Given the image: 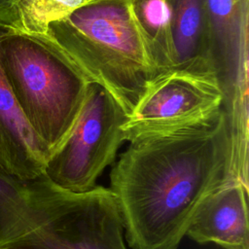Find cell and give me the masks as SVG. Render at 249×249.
<instances>
[{
	"label": "cell",
	"instance_id": "cell-9",
	"mask_svg": "<svg viewBox=\"0 0 249 249\" xmlns=\"http://www.w3.org/2000/svg\"><path fill=\"white\" fill-rule=\"evenodd\" d=\"M247 196L248 188L240 183L212 194L196 212L186 235L199 244L249 249Z\"/></svg>",
	"mask_w": 249,
	"mask_h": 249
},
{
	"label": "cell",
	"instance_id": "cell-7",
	"mask_svg": "<svg viewBox=\"0 0 249 249\" xmlns=\"http://www.w3.org/2000/svg\"><path fill=\"white\" fill-rule=\"evenodd\" d=\"M209 62L224 92L229 118L248 115L249 0H205Z\"/></svg>",
	"mask_w": 249,
	"mask_h": 249
},
{
	"label": "cell",
	"instance_id": "cell-1",
	"mask_svg": "<svg viewBox=\"0 0 249 249\" xmlns=\"http://www.w3.org/2000/svg\"><path fill=\"white\" fill-rule=\"evenodd\" d=\"M248 188V135L231 131L222 108L198 125L129 142L110 173L132 249H177L203 201Z\"/></svg>",
	"mask_w": 249,
	"mask_h": 249
},
{
	"label": "cell",
	"instance_id": "cell-4",
	"mask_svg": "<svg viewBox=\"0 0 249 249\" xmlns=\"http://www.w3.org/2000/svg\"><path fill=\"white\" fill-rule=\"evenodd\" d=\"M12 248L126 249L117 198L110 188L73 193L43 175L33 228Z\"/></svg>",
	"mask_w": 249,
	"mask_h": 249
},
{
	"label": "cell",
	"instance_id": "cell-11",
	"mask_svg": "<svg viewBox=\"0 0 249 249\" xmlns=\"http://www.w3.org/2000/svg\"><path fill=\"white\" fill-rule=\"evenodd\" d=\"M129 5L155 74L174 67L168 0H129Z\"/></svg>",
	"mask_w": 249,
	"mask_h": 249
},
{
	"label": "cell",
	"instance_id": "cell-2",
	"mask_svg": "<svg viewBox=\"0 0 249 249\" xmlns=\"http://www.w3.org/2000/svg\"><path fill=\"white\" fill-rule=\"evenodd\" d=\"M0 68L51 157L72 129L90 80L48 34L28 33L4 23L0 25Z\"/></svg>",
	"mask_w": 249,
	"mask_h": 249
},
{
	"label": "cell",
	"instance_id": "cell-12",
	"mask_svg": "<svg viewBox=\"0 0 249 249\" xmlns=\"http://www.w3.org/2000/svg\"><path fill=\"white\" fill-rule=\"evenodd\" d=\"M91 0H18L14 28L34 34H47L49 24L63 18Z\"/></svg>",
	"mask_w": 249,
	"mask_h": 249
},
{
	"label": "cell",
	"instance_id": "cell-5",
	"mask_svg": "<svg viewBox=\"0 0 249 249\" xmlns=\"http://www.w3.org/2000/svg\"><path fill=\"white\" fill-rule=\"evenodd\" d=\"M126 116L109 91L91 83L72 129L51 155L44 175L69 192L91 190L125 141L123 124Z\"/></svg>",
	"mask_w": 249,
	"mask_h": 249
},
{
	"label": "cell",
	"instance_id": "cell-3",
	"mask_svg": "<svg viewBox=\"0 0 249 249\" xmlns=\"http://www.w3.org/2000/svg\"><path fill=\"white\" fill-rule=\"evenodd\" d=\"M47 34L127 115L155 75L129 0H91L50 23Z\"/></svg>",
	"mask_w": 249,
	"mask_h": 249
},
{
	"label": "cell",
	"instance_id": "cell-10",
	"mask_svg": "<svg viewBox=\"0 0 249 249\" xmlns=\"http://www.w3.org/2000/svg\"><path fill=\"white\" fill-rule=\"evenodd\" d=\"M168 3L174 67L211 68L205 0H168Z\"/></svg>",
	"mask_w": 249,
	"mask_h": 249
},
{
	"label": "cell",
	"instance_id": "cell-13",
	"mask_svg": "<svg viewBox=\"0 0 249 249\" xmlns=\"http://www.w3.org/2000/svg\"><path fill=\"white\" fill-rule=\"evenodd\" d=\"M18 0H0V22L14 27L17 22Z\"/></svg>",
	"mask_w": 249,
	"mask_h": 249
},
{
	"label": "cell",
	"instance_id": "cell-14",
	"mask_svg": "<svg viewBox=\"0 0 249 249\" xmlns=\"http://www.w3.org/2000/svg\"><path fill=\"white\" fill-rule=\"evenodd\" d=\"M6 249H20V248H6Z\"/></svg>",
	"mask_w": 249,
	"mask_h": 249
},
{
	"label": "cell",
	"instance_id": "cell-6",
	"mask_svg": "<svg viewBox=\"0 0 249 249\" xmlns=\"http://www.w3.org/2000/svg\"><path fill=\"white\" fill-rule=\"evenodd\" d=\"M224 105V92L209 67H171L146 84L123 124L125 141L198 125Z\"/></svg>",
	"mask_w": 249,
	"mask_h": 249
},
{
	"label": "cell",
	"instance_id": "cell-8",
	"mask_svg": "<svg viewBox=\"0 0 249 249\" xmlns=\"http://www.w3.org/2000/svg\"><path fill=\"white\" fill-rule=\"evenodd\" d=\"M49 158L0 68V171L23 180L35 179L45 174Z\"/></svg>",
	"mask_w": 249,
	"mask_h": 249
}]
</instances>
